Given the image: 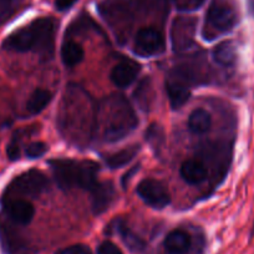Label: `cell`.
Returning <instances> with one entry per match:
<instances>
[{
  "label": "cell",
  "instance_id": "cell-1",
  "mask_svg": "<svg viewBox=\"0 0 254 254\" xmlns=\"http://www.w3.org/2000/svg\"><path fill=\"white\" fill-rule=\"evenodd\" d=\"M138 120L130 102L122 95H111L100 101L95 110L94 136L102 142H117L130 135Z\"/></svg>",
  "mask_w": 254,
  "mask_h": 254
},
{
  "label": "cell",
  "instance_id": "cell-2",
  "mask_svg": "<svg viewBox=\"0 0 254 254\" xmlns=\"http://www.w3.org/2000/svg\"><path fill=\"white\" fill-rule=\"evenodd\" d=\"M59 122L66 138L75 142L94 136L95 111L91 109L89 96L77 86H70L66 90Z\"/></svg>",
  "mask_w": 254,
  "mask_h": 254
},
{
  "label": "cell",
  "instance_id": "cell-3",
  "mask_svg": "<svg viewBox=\"0 0 254 254\" xmlns=\"http://www.w3.org/2000/svg\"><path fill=\"white\" fill-rule=\"evenodd\" d=\"M56 21L53 18H39L18 29L3 41V49L16 53L30 50L48 51L53 48Z\"/></svg>",
  "mask_w": 254,
  "mask_h": 254
},
{
  "label": "cell",
  "instance_id": "cell-4",
  "mask_svg": "<svg viewBox=\"0 0 254 254\" xmlns=\"http://www.w3.org/2000/svg\"><path fill=\"white\" fill-rule=\"evenodd\" d=\"M49 165L53 171L56 183L63 190L82 188V190H91L97 183L100 166L94 161L58 158V160H51Z\"/></svg>",
  "mask_w": 254,
  "mask_h": 254
},
{
  "label": "cell",
  "instance_id": "cell-5",
  "mask_svg": "<svg viewBox=\"0 0 254 254\" xmlns=\"http://www.w3.org/2000/svg\"><path fill=\"white\" fill-rule=\"evenodd\" d=\"M237 23L238 11L232 0H212L202 35L206 40H213L222 34L229 33Z\"/></svg>",
  "mask_w": 254,
  "mask_h": 254
},
{
  "label": "cell",
  "instance_id": "cell-6",
  "mask_svg": "<svg viewBox=\"0 0 254 254\" xmlns=\"http://www.w3.org/2000/svg\"><path fill=\"white\" fill-rule=\"evenodd\" d=\"M49 182L45 175L40 171L30 170L23 175L14 178L6 187L4 198L23 196V197H38L48 188Z\"/></svg>",
  "mask_w": 254,
  "mask_h": 254
},
{
  "label": "cell",
  "instance_id": "cell-7",
  "mask_svg": "<svg viewBox=\"0 0 254 254\" xmlns=\"http://www.w3.org/2000/svg\"><path fill=\"white\" fill-rule=\"evenodd\" d=\"M193 75L186 67H176L166 77V91L172 109H181L190 97Z\"/></svg>",
  "mask_w": 254,
  "mask_h": 254
},
{
  "label": "cell",
  "instance_id": "cell-8",
  "mask_svg": "<svg viewBox=\"0 0 254 254\" xmlns=\"http://www.w3.org/2000/svg\"><path fill=\"white\" fill-rule=\"evenodd\" d=\"M166 41L163 34L155 28L140 29L136 34L133 51L143 58L157 56L165 53Z\"/></svg>",
  "mask_w": 254,
  "mask_h": 254
},
{
  "label": "cell",
  "instance_id": "cell-9",
  "mask_svg": "<svg viewBox=\"0 0 254 254\" xmlns=\"http://www.w3.org/2000/svg\"><path fill=\"white\" fill-rule=\"evenodd\" d=\"M136 192H137L138 197L152 208L163 209L171 202V196L167 187L162 182L153 180V178L141 181Z\"/></svg>",
  "mask_w": 254,
  "mask_h": 254
},
{
  "label": "cell",
  "instance_id": "cell-10",
  "mask_svg": "<svg viewBox=\"0 0 254 254\" xmlns=\"http://www.w3.org/2000/svg\"><path fill=\"white\" fill-rule=\"evenodd\" d=\"M197 21L194 18L180 16L175 19L171 29V41L175 51H185L194 44Z\"/></svg>",
  "mask_w": 254,
  "mask_h": 254
},
{
  "label": "cell",
  "instance_id": "cell-11",
  "mask_svg": "<svg viewBox=\"0 0 254 254\" xmlns=\"http://www.w3.org/2000/svg\"><path fill=\"white\" fill-rule=\"evenodd\" d=\"M3 209L14 223L20 226L30 223L35 214L33 204L21 198H4Z\"/></svg>",
  "mask_w": 254,
  "mask_h": 254
},
{
  "label": "cell",
  "instance_id": "cell-12",
  "mask_svg": "<svg viewBox=\"0 0 254 254\" xmlns=\"http://www.w3.org/2000/svg\"><path fill=\"white\" fill-rule=\"evenodd\" d=\"M90 192L92 196V211L96 216L107 211L116 197L115 186L110 181L97 182Z\"/></svg>",
  "mask_w": 254,
  "mask_h": 254
},
{
  "label": "cell",
  "instance_id": "cell-13",
  "mask_svg": "<svg viewBox=\"0 0 254 254\" xmlns=\"http://www.w3.org/2000/svg\"><path fill=\"white\" fill-rule=\"evenodd\" d=\"M140 71V64L127 59V60H122L121 63L115 65L114 69L111 70V74H110V79L117 87L124 89V87L130 86L137 79Z\"/></svg>",
  "mask_w": 254,
  "mask_h": 254
},
{
  "label": "cell",
  "instance_id": "cell-14",
  "mask_svg": "<svg viewBox=\"0 0 254 254\" xmlns=\"http://www.w3.org/2000/svg\"><path fill=\"white\" fill-rule=\"evenodd\" d=\"M167 254H187L192 247V237L182 229L171 231L163 241Z\"/></svg>",
  "mask_w": 254,
  "mask_h": 254
},
{
  "label": "cell",
  "instance_id": "cell-15",
  "mask_svg": "<svg viewBox=\"0 0 254 254\" xmlns=\"http://www.w3.org/2000/svg\"><path fill=\"white\" fill-rule=\"evenodd\" d=\"M181 176L188 185H199L207 178V167L198 160H187L181 166Z\"/></svg>",
  "mask_w": 254,
  "mask_h": 254
},
{
  "label": "cell",
  "instance_id": "cell-16",
  "mask_svg": "<svg viewBox=\"0 0 254 254\" xmlns=\"http://www.w3.org/2000/svg\"><path fill=\"white\" fill-rule=\"evenodd\" d=\"M213 60L223 67L233 66L237 61V46L233 41L226 40L214 48Z\"/></svg>",
  "mask_w": 254,
  "mask_h": 254
},
{
  "label": "cell",
  "instance_id": "cell-17",
  "mask_svg": "<svg viewBox=\"0 0 254 254\" xmlns=\"http://www.w3.org/2000/svg\"><path fill=\"white\" fill-rule=\"evenodd\" d=\"M188 130L194 135H203L211 128L212 117L204 109H197L192 111L188 117Z\"/></svg>",
  "mask_w": 254,
  "mask_h": 254
},
{
  "label": "cell",
  "instance_id": "cell-18",
  "mask_svg": "<svg viewBox=\"0 0 254 254\" xmlns=\"http://www.w3.org/2000/svg\"><path fill=\"white\" fill-rule=\"evenodd\" d=\"M116 232L120 234L121 239L126 247L133 253H141L146 249V243L141 237H138L135 232L131 231L122 221L116 222Z\"/></svg>",
  "mask_w": 254,
  "mask_h": 254
},
{
  "label": "cell",
  "instance_id": "cell-19",
  "mask_svg": "<svg viewBox=\"0 0 254 254\" xmlns=\"http://www.w3.org/2000/svg\"><path fill=\"white\" fill-rule=\"evenodd\" d=\"M84 49L75 41H65L61 48V59L66 66L72 67L80 64L84 59Z\"/></svg>",
  "mask_w": 254,
  "mask_h": 254
},
{
  "label": "cell",
  "instance_id": "cell-20",
  "mask_svg": "<svg viewBox=\"0 0 254 254\" xmlns=\"http://www.w3.org/2000/svg\"><path fill=\"white\" fill-rule=\"evenodd\" d=\"M53 95L49 90L36 89L26 102V109L31 115H38L50 104Z\"/></svg>",
  "mask_w": 254,
  "mask_h": 254
},
{
  "label": "cell",
  "instance_id": "cell-21",
  "mask_svg": "<svg viewBox=\"0 0 254 254\" xmlns=\"http://www.w3.org/2000/svg\"><path fill=\"white\" fill-rule=\"evenodd\" d=\"M138 151H140V146L138 145L128 146V147L124 148V150L119 151V152L110 156V157L106 160L107 166H109L110 168H112V170L124 167L125 165L130 163L131 161L133 160V157H136Z\"/></svg>",
  "mask_w": 254,
  "mask_h": 254
},
{
  "label": "cell",
  "instance_id": "cell-22",
  "mask_svg": "<svg viewBox=\"0 0 254 254\" xmlns=\"http://www.w3.org/2000/svg\"><path fill=\"white\" fill-rule=\"evenodd\" d=\"M135 96L136 101L138 102L141 109L145 110V111L150 110L153 101V89L150 77H146L140 82V85H138L135 91Z\"/></svg>",
  "mask_w": 254,
  "mask_h": 254
},
{
  "label": "cell",
  "instance_id": "cell-23",
  "mask_svg": "<svg viewBox=\"0 0 254 254\" xmlns=\"http://www.w3.org/2000/svg\"><path fill=\"white\" fill-rule=\"evenodd\" d=\"M206 0H171V3L180 11H194L198 10Z\"/></svg>",
  "mask_w": 254,
  "mask_h": 254
},
{
  "label": "cell",
  "instance_id": "cell-24",
  "mask_svg": "<svg viewBox=\"0 0 254 254\" xmlns=\"http://www.w3.org/2000/svg\"><path fill=\"white\" fill-rule=\"evenodd\" d=\"M146 140L153 146V148H160L163 141V131L157 125H151L150 128L146 131Z\"/></svg>",
  "mask_w": 254,
  "mask_h": 254
},
{
  "label": "cell",
  "instance_id": "cell-25",
  "mask_svg": "<svg viewBox=\"0 0 254 254\" xmlns=\"http://www.w3.org/2000/svg\"><path fill=\"white\" fill-rule=\"evenodd\" d=\"M48 150H49V147L46 143L36 141V142L30 143V145L26 147L25 155H26V157L30 158V160H35V158L43 157V156L48 152Z\"/></svg>",
  "mask_w": 254,
  "mask_h": 254
},
{
  "label": "cell",
  "instance_id": "cell-26",
  "mask_svg": "<svg viewBox=\"0 0 254 254\" xmlns=\"http://www.w3.org/2000/svg\"><path fill=\"white\" fill-rule=\"evenodd\" d=\"M55 254H92L91 249L85 244H75V246L66 247V248L59 249Z\"/></svg>",
  "mask_w": 254,
  "mask_h": 254
},
{
  "label": "cell",
  "instance_id": "cell-27",
  "mask_svg": "<svg viewBox=\"0 0 254 254\" xmlns=\"http://www.w3.org/2000/svg\"><path fill=\"white\" fill-rule=\"evenodd\" d=\"M97 254H124L121 249L115 243L110 241H105L97 247Z\"/></svg>",
  "mask_w": 254,
  "mask_h": 254
},
{
  "label": "cell",
  "instance_id": "cell-28",
  "mask_svg": "<svg viewBox=\"0 0 254 254\" xmlns=\"http://www.w3.org/2000/svg\"><path fill=\"white\" fill-rule=\"evenodd\" d=\"M77 0H55V8L59 11H66L74 6Z\"/></svg>",
  "mask_w": 254,
  "mask_h": 254
},
{
  "label": "cell",
  "instance_id": "cell-29",
  "mask_svg": "<svg viewBox=\"0 0 254 254\" xmlns=\"http://www.w3.org/2000/svg\"><path fill=\"white\" fill-rule=\"evenodd\" d=\"M6 152H8L9 158H10L11 161L19 160V157H20V150H19L18 143H10V145L8 146Z\"/></svg>",
  "mask_w": 254,
  "mask_h": 254
},
{
  "label": "cell",
  "instance_id": "cell-30",
  "mask_svg": "<svg viewBox=\"0 0 254 254\" xmlns=\"http://www.w3.org/2000/svg\"><path fill=\"white\" fill-rule=\"evenodd\" d=\"M138 170H140V165H137V166H135V167H133V168H131V170L128 171V172H127L126 175L124 176V178H122V186H124V188H126L127 183L130 182L131 178L133 177V175H135V173L137 172Z\"/></svg>",
  "mask_w": 254,
  "mask_h": 254
},
{
  "label": "cell",
  "instance_id": "cell-31",
  "mask_svg": "<svg viewBox=\"0 0 254 254\" xmlns=\"http://www.w3.org/2000/svg\"><path fill=\"white\" fill-rule=\"evenodd\" d=\"M252 236H254V224H253V231H252Z\"/></svg>",
  "mask_w": 254,
  "mask_h": 254
}]
</instances>
